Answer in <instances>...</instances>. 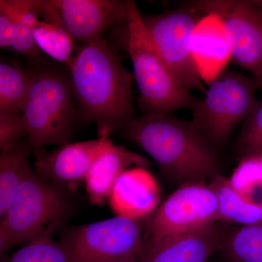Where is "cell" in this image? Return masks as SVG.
I'll list each match as a JSON object with an SVG mask.
<instances>
[{"label":"cell","instance_id":"ac0fdd59","mask_svg":"<svg viewBox=\"0 0 262 262\" xmlns=\"http://www.w3.org/2000/svg\"><path fill=\"white\" fill-rule=\"evenodd\" d=\"M33 150L28 141H22L0 152V219L9 209L15 193L31 166Z\"/></svg>","mask_w":262,"mask_h":262},{"label":"cell","instance_id":"ba28073f","mask_svg":"<svg viewBox=\"0 0 262 262\" xmlns=\"http://www.w3.org/2000/svg\"><path fill=\"white\" fill-rule=\"evenodd\" d=\"M144 220L116 215L75 227L61 243L71 262H113L129 255H140Z\"/></svg>","mask_w":262,"mask_h":262},{"label":"cell","instance_id":"8992f818","mask_svg":"<svg viewBox=\"0 0 262 262\" xmlns=\"http://www.w3.org/2000/svg\"><path fill=\"white\" fill-rule=\"evenodd\" d=\"M257 81L225 70L208 84L205 97L192 110L193 126L213 146L222 145L256 107Z\"/></svg>","mask_w":262,"mask_h":262},{"label":"cell","instance_id":"7c38bea8","mask_svg":"<svg viewBox=\"0 0 262 262\" xmlns=\"http://www.w3.org/2000/svg\"><path fill=\"white\" fill-rule=\"evenodd\" d=\"M53 1L66 29L75 40L83 44L102 39L110 27L129 20L130 0Z\"/></svg>","mask_w":262,"mask_h":262},{"label":"cell","instance_id":"4316f807","mask_svg":"<svg viewBox=\"0 0 262 262\" xmlns=\"http://www.w3.org/2000/svg\"><path fill=\"white\" fill-rule=\"evenodd\" d=\"M113 262H140V258H139V255L132 254Z\"/></svg>","mask_w":262,"mask_h":262},{"label":"cell","instance_id":"9c48e42d","mask_svg":"<svg viewBox=\"0 0 262 262\" xmlns=\"http://www.w3.org/2000/svg\"><path fill=\"white\" fill-rule=\"evenodd\" d=\"M203 15L184 5L180 9L160 14L142 15V19L160 56L183 85L189 91L206 94L207 90L196 70L191 46L193 31Z\"/></svg>","mask_w":262,"mask_h":262},{"label":"cell","instance_id":"7a4b0ae2","mask_svg":"<svg viewBox=\"0 0 262 262\" xmlns=\"http://www.w3.org/2000/svg\"><path fill=\"white\" fill-rule=\"evenodd\" d=\"M121 135L147 153L167 179L179 184L206 182L218 175L220 160L192 122L170 115L135 117Z\"/></svg>","mask_w":262,"mask_h":262},{"label":"cell","instance_id":"44dd1931","mask_svg":"<svg viewBox=\"0 0 262 262\" xmlns=\"http://www.w3.org/2000/svg\"><path fill=\"white\" fill-rule=\"evenodd\" d=\"M222 249L231 262H262V220L230 230Z\"/></svg>","mask_w":262,"mask_h":262},{"label":"cell","instance_id":"4fadbf2b","mask_svg":"<svg viewBox=\"0 0 262 262\" xmlns=\"http://www.w3.org/2000/svg\"><path fill=\"white\" fill-rule=\"evenodd\" d=\"M226 224L215 222L182 235L143 242L140 262H208L230 232Z\"/></svg>","mask_w":262,"mask_h":262},{"label":"cell","instance_id":"2e32d148","mask_svg":"<svg viewBox=\"0 0 262 262\" xmlns=\"http://www.w3.org/2000/svg\"><path fill=\"white\" fill-rule=\"evenodd\" d=\"M151 165L145 157L116 145L111 141L107 148L95 160L84 180L90 201L102 206L108 201L117 179L125 170L130 167L147 168Z\"/></svg>","mask_w":262,"mask_h":262},{"label":"cell","instance_id":"3957f363","mask_svg":"<svg viewBox=\"0 0 262 262\" xmlns=\"http://www.w3.org/2000/svg\"><path fill=\"white\" fill-rule=\"evenodd\" d=\"M127 51L134 67V77L142 115H170L181 108L193 110L201 100L194 97L164 61L146 30L135 2L129 3Z\"/></svg>","mask_w":262,"mask_h":262},{"label":"cell","instance_id":"cb8c5ba5","mask_svg":"<svg viewBox=\"0 0 262 262\" xmlns=\"http://www.w3.org/2000/svg\"><path fill=\"white\" fill-rule=\"evenodd\" d=\"M28 139V130L23 115H0V148L7 149Z\"/></svg>","mask_w":262,"mask_h":262},{"label":"cell","instance_id":"f1b7e54d","mask_svg":"<svg viewBox=\"0 0 262 262\" xmlns=\"http://www.w3.org/2000/svg\"><path fill=\"white\" fill-rule=\"evenodd\" d=\"M256 81H257L258 87H261V86H262V67H261V75H260L259 78H258V80Z\"/></svg>","mask_w":262,"mask_h":262},{"label":"cell","instance_id":"6da1fadb","mask_svg":"<svg viewBox=\"0 0 262 262\" xmlns=\"http://www.w3.org/2000/svg\"><path fill=\"white\" fill-rule=\"evenodd\" d=\"M68 70L77 113L96 125L98 138H110L135 118L134 75L103 38L82 45Z\"/></svg>","mask_w":262,"mask_h":262},{"label":"cell","instance_id":"ffe728a7","mask_svg":"<svg viewBox=\"0 0 262 262\" xmlns=\"http://www.w3.org/2000/svg\"><path fill=\"white\" fill-rule=\"evenodd\" d=\"M33 34L41 51L67 68L70 67L75 56V39L64 26L40 19Z\"/></svg>","mask_w":262,"mask_h":262},{"label":"cell","instance_id":"603a6c76","mask_svg":"<svg viewBox=\"0 0 262 262\" xmlns=\"http://www.w3.org/2000/svg\"><path fill=\"white\" fill-rule=\"evenodd\" d=\"M238 146L244 158L262 154V100L245 120Z\"/></svg>","mask_w":262,"mask_h":262},{"label":"cell","instance_id":"9a60e30c","mask_svg":"<svg viewBox=\"0 0 262 262\" xmlns=\"http://www.w3.org/2000/svg\"><path fill=\"white\" fill-rule=\"evenodd\" d=\"M193 59L203 82L211 84L232 59V50L223 23L218 15H203L193 31Z\"/></svg>","mask_w":262,"mask_h":262},{"label":"cell","instance_id":"e0dca14e","mask_svg":"<svg viewBox=\"0 0 262 262\" xmlns=\"http://www.w3.org/2000/svg\"><path fill=\"white\" fill-rule=\"evenodd\" d=\"M210 185L219 202L218 222L251 225L262 220V202L251 201L234 189L229 179L215 176Z\"/></svg>","mask_w":262,"mask_h":262},{"label":"cell","instance_id":"277c9868","mask_svg":"<svg viewBox=\"0 0 262 262\" xmlns=\"http://www.w3.org/2000/svg\"><path fill=\"white\" fill-rule=\"evenodd\" d=\"M68 192L27 170L0 223V254L44 234H53L72 211Z\"/></svg>","mask_w":262,"mask_h":262},{"label":"cell","instance_id":"5bb4252c","mask_svg":"<svg viewBox=\"0 0 262 262\" xmlns=\"http://www.w3.org/2000/svg\"><path fill=\"white\" fill-rule=\"evenodd\" d=\"M160 188L155 177L143 167L127 169L117 179L108 202L118 216L142 220L157 209Z\"/></svg>","mask_w":262,"mask_h":262},{"label":"cell","instance_id":"83f0119b","mask_svg":"<svg viewBox=\"0 0 262 262\" xmlns=\"http://www.w3.org/2000/svg\"><path fill=\"white\" fill-rule=\"evenodd\" d=\"M253 3H254L256 6L259 8L260 10L262 12V0H258V1H253Z\"/></svg>","mask_w":262,"mask_h":262},{"label":"cell","instance_id":"30bf717a","mask_svg":"<svg viewBox=\"0 0 262 262\" xmlns=\"http://www.w3.org/2000/svg\"><path fill=\"white\" fill-rule=\"evenodd\" d=\"M185 5L218 15L228 37L232 61L257 80L262 67V12L248 0H194Z\"/></svg>","mask_w":262,"mask_h":262},{"label":"cell","instance_id":"52a82bcc","mask_svg":"<svg viewBox=\"0 0 262 262\" xmlns=\"http://www.w3.org/2000/svg\"><path fill=\"white\" fill-rule=\"evenodd\" d=\"M216 194L206 182L187 183L144 220L143 242L168 238L218 222Z\"/></svg>","mask_w":262,"mask_h":262},{"label":"cell","instance_id":"7402d4cb","mask_svg":"<svg viewBox=\"0 0 262 262\" xmlns=\"http://www.w3.org/2000/svg\"><path fill=\"white\" fill-rule=\"evenodd\" d=\"M53 235L44 234L33 239L5 262H71L64 246Z\"/></svg>","mask_w":262,"mask_h":262},{"label":"cell","instance_id":"484cf974","mask_svg":"<svg viewBox=\"0 0 262 262\" xmlns=\"http://www.w3.org/2000/svg\"><path fill=\"white\" fill-rule=\"evenodd\" d=\"M16 32L17 25L14 19L0 12V47L2 49L13 46Z\"/></svg>","mask_w":262,"mask_h":262},{"label":"cell","instance_id":"8fae6325","mask_svg":"<svg viewBox=\"0 0 262 262\" xmlns=\"http://www.w3.org/2000/svg\"><path fill=\"white\" fill-rule=\"evenodd\" d=\"M110 138L69 143L52 151H34L36 171L57 187L73 192L84 182L90 169L111 142Z\"/></svg>","mask_w":262,"mask_h":262},{"label":"cell","instance_id":"f546056e","mask_svg":"<svg viewBox=\"0 0 262 262\" xmlns=\"http://www.w3.org/2000/svg\"><path fill=\"white\" fill-rule=\"evenodd\" d=\"M258 156H259V158H261V161H262V154L258 155Z\"/></svg>","mask_w":262,"mask_h":262},{"label":"cell","instance_id":"5b68a950","mask_svg":"<svg viewBox=\"0 0 262 262\" xmlns=\"http://www.w3.org/2000/svg\"><path fill=\"white\" fill-rule=\"evenodd\" d=\"M37 67L22 112L33 152L70 143L77 115L68 68Z\"/></svg>","mask_w":262,"mask_h":262},{"label":"cell","instance_id":"d4e9b609","mask_svg":"<svg viewBox=\"0 0 262 262\" xmlns=\"http://www.w3.org/2000/svg\"><path fill=\"white\" fill-rule=\"evenodd\" d=\"M15 21L16 22L17 32L12 48L29 59L39 63L42 58L41 51L34 39L33 29L23 22L15 20Z\"/></svg>","mask_w":262,"mask_h":262},{"label":"cell","instance_id":"d6986e66","mask_svg":"<svg viewBox=\"0 0 262 262\" xmlns=\"http://www.w3.org/2000/svg\"><path fill=\"white\" fill-rule=\"evenodd\" d=\"M33 77L34 70L1 61L0 115H22Z\"/></svg>","mask_w":262,"mask_h":262}]
</instances>
